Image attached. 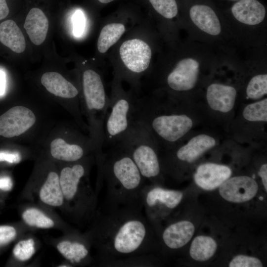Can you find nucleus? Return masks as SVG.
<instances>
[{
    "label": "nucleus",
    "instance_id": "obj_1",
    "mask_svg": "<svg viewBox=\"0 0 267 267\" xmlns=\"http://www.w3.org/2000/svg\"><path fill=\"white\" fill-rule=\"evenodd\" d=\"M156 234L142 204H105L95 228V241L102 265L129 257L154 253Z\"/></svg>",
    "mask_w": 267,
    "mask_h": 267
},
{
    "label": "nucleus",
    "instance_id": "obj_2",
    "mask_svg": "<svg viewBox=\"0 0 267 267\" xmlns=\"http://www.w3.org/2000/svg\"><path fill=\"white\" fill-rule=\"evenodd\" d=\"M156 65L148 78L157 90L178 95L193 90L204 73H212L225 48H219L192 40L187 36L164 42Z\"/></svg>",
    "mask_w": 267,
    "mask_h": 267
},
{
    "label": "nucleus",
    "instance_id": "obj_3",
    "mask_svg": "<svg viewBox=\"0 0 267 267\" xmlns=\"http://www.w3.org/2000/svg\"><path fill=\"white\" fill-rule=\"evenodd\" d=\"M98 164L100 176L105 182V203L142 204V191L146 180L122 145L118 143L108 148Z\"/></svg>",
    "mask_w": 267,
    "mask_h": 267
},
{
    "label": "nucleus",
    "instance_id": "obj_4",
    "mask_svg": "<svg viewBox=\"0 0 267 267\" xmlns=\"http://www.w3.org/2000/svg\"><path fill=\"white\" fill-rule=\"evenodd\" d=\"M180 11L188 37L219 48H235L221 9L213 1L181 0Z\"/></svg>",
    "mask_w": 267,
    "mask_h": 267
},
{
    "label": "nucleus",
    "instance_id": "obj_5",
    "mask_svg": "<svg viewBox=\"0 0 267 267\" xmlns=\"http://www.w3.org/2000/svg\"><path fill=\"white\" fill-rule=\"evenodd\" d=\"M221 11L238 50L267 45V10L260 0H240Z\"/></svg>",
    "mask_w": 267,
    "mask_h": 267
},
{
    "label": "nucleus",
    "instance_id": "obj_6",
    "mask_svg": "<svg viewBox=\"0 0 267 267\" xmlns=\"http://www.w3.org/2000/svg\"><path fill=\"white\" fill-rule=\"evenodd\" d=\"M160 48L152 45L140 38H131L123 41L118 50L121 62L116 67L114 77L128 82L134 93L137 95L140 88V79L151 70L153 54Z\"/></svg>",
    "mask_w": 267,
    "mask_h": 267
},
{
    "label": "nucleus",
    "instance_id": "obj_7",
    "mask_svg": "<svg viewBox=\"0 0 267 267\" xmlns=\"http://www.w3.org/2000/svg\"><path fill=\"white\" fill-rule=\"evenodd\" d=\"M118 143L129 152L146 180L150 183L161 184L163 171L157 143L142 125L134 121L130 130Z\"/></svg>",
    "mask_w": 267,
    "mask_h": 267
},
{
    "label": "nucleus",
    "instance_id": "obj_8",
    "mask_svg": "<svg viewBox=\"0 0 267 267\" xmlns=\"http://www.w3.org/2000/svg\"><path fill=\"white\" fill-rule=\"evenodd\" d=\"M111 86L110 105L104 124L103 147L105 148H109L119 142L134 122L136 95L132 90H125L122 81L115 77Z\"/></svg>",
    "mask_w": 267,
    "mask_h": 267
},
{
    "label": "nucleus",
    "instance_id": "obj_9",
    "mask_svg": "<svg viewBox=\"0 0 267 267\" xmlns=\"http://www.w3.org/2000/svg\"><path fill=\"white\" fill-rule=\"evenodd\" d=\"M182 191L169 189L160 184H146L141 194V202L145 215L157 235L161 222L181 203Z\"/></svg>",
    "mask_w": 267,
    "mask_h": 267
},
{
    "label": "nucleus",
    "instance_id": "obj_10",
    "mask_svg": "<svg viewBox=\"0 0 267 267\" xmlns=\"http://www.w3.org/2000/svg\"><path fill=\"white\" fill-rule=\"evenodd\" d=\"M244 51L246 69L252 73L245 86V94L249 99H259L267 93V45Z\"/></svg>",
    "mask_w": 267,
    "mask_h": 267
},
{
    "label": "nucleus",
    "instance_id": "obj_11",
    "mask_svg": "<svg viewBox=\"0 0 267 267\" xmlns=\"http://www.w3.org/2000/svg\"><path fill=\"white\" fill-rule=\"evenodd\" d=\"M66 138L57 137L49 144V151L52 157L57 160L75 162L85 158L91 152L96 150L90 138L85 136L75 129L68 132Z\"/></svg>",
    "mask_w": 267,
    "mask_h": 267
},
{
    "label": "nucleus",
    "instance_id": "obj_12",
    "mask_svg": "<svg viewBox=\"0 0 267 267\" xmlns=\"http://www.w3.org/2000/svg\"><path fill=\"white\" fill-rule=\"evenodd\" d=\"M37 117L29 107L17 105L0 116V136L12 138L22 135L36 124Z\"/></svg>",
    "mask_w": 267,
    "mask_h": 267
},
{
    "label": "nucleus",
    "instance_id": "obj_13",
    "mask_svg": "<svg viewBox=\"0 0 267 267\" xmlns=\"http://www.w3.org/2000/svg\"><path fill=\"white\" fill-rule=\"evenodd\" d=\"M195 230L194 223L187 220L170 221L161 228L158 236L160 246L168 251L179 250L185 246L193 237Z\"/></svg>",
    "mask_w": 267,
    "mask_h": 267
},
{
    "label": "nucleus",
    "instance_id": "obj_14",
    "mask_svg": "<svg viewBox=\"0 0 267 267\" xmlns=\"http://www.w3.org/2000/svg\"><path fill=\"white\" fill-rule=\"evenodd\" d=\"M220 196L224 200L236 204L244 203L253 199L257 195L259 185L248 176L230 177L219 188Z\"/></svg>",
    "mask_w": 267,
    "mask_h": 267
},
{
    "label": "nucleus",
    "instance_id": "obj_15",
    "mask_svg": "<svg viewBox=\"0 0 267 267\" xmlns=\"http://www.w3.org/2000/svg\"><path fill=\"white\" fill-rule=\"evenodd\" d=\"M41 83L51 94L69 100L77 113L82 117L78 98L79 91L72 82L60 73L50 71L42 75Z\"/></svg>",
    "mask_w": 267,
    "mask_h": 267
},
{
    "label": "nucleus",
    "instance_id": "obj_16",
    "mask_svg": "<svg viewBox=\"0 0 267 267\" xmlns=\"http://www.w3.org/2000/svg\"><path fill=\"white\" fill-rule=\"evenodd\" d=\"M232 175L227 166L206 163L197 167L193 175L195 183L201 189L212 191L218 188Z\"/></svg>",
    "mask_w": 267,
    "mask_h": 267
},
{
    "label": "nucleus",
    "instance_id": "obj_17",
    "mask_svg": "<svg viewBox=\"0 0 267 267\" xmlns=\"http://www.w3.org/2000/svg\"><path fill=\"white\" fill-rule=\"evenodd\" d=\"M237 89L225 83L214 82L209 83L205 92L206 98L210 108L223 113L231 111L237 95Z\"/></svg>",
    "mask_w": 267,
    "mask_h": 267
},
{
    "label": "nucleus",
    "instance_id": "obj_18",
    "mask_svg": "<svg viewBox=\"0 0 267 267\" xmlns=\"http://www.w3.org/2000/svg\"><path fill=\"white\" fill-rule=\"evenodd\" d=\"M83 159L63 168L59 176L64 197L67 200H72L76 197L82 179L86 174L87 165L85 162H82Z\"/></svg>",
    "mask_w": 267,
    "mask_h": 267
},
{
    "label": "nucleus",
    "instance_id": "obj_19",
    "mask_svg": "<svg viewBox=\"0 0 267 267\" xmlns=\"http://www.w3.org/2000/svg\"><path fill=\"white\" fill-rule=\"evenodd\" d=\"M24 28L32 43L40 45L44 42L47 35L48 18L41 8L34 7L28 12Z\"/></svg>",
    "mask_w": 267,
    "mask_h": 267
},
{
    "label": "nucleus",
    "instance_id": "obj_20",
    "mask_svg": "<svg viewBox=\"0 0 267 267\" xmlns=\"http://www.w3.org/2000/svg\"><path fill=\"white\" fill-rule=\"evenodd\" d=\"M0 42L16 53H21L26 49L24 36L16 22L11 19L0 24Z\"/></svg>",
    "mask_w": 267,
    "mask_h": 267
},
{
    "label": "nucleus",
    "instance_id": "obj_21",
    "mask_svg": "<svg viewBox=\"0 0 267 267\" xmlns=\"http://www.w3.org/2000/svg\"><path fill=\"white\" fill-rule=\"evenodd\" d=\"M216 240L211 236L199 235L192 240L189 253L194 261L205 262L210 260L218 249Z\"/></svg>",
    "mask_w": 267,
    "mask_h": 267
},
{
    "label": "nucleus",
    "instance_id": "obj_22",
    "mask_svg": "<svg viewBox=\"0 0 267 267\" xmlns=\"http://www.w3.org/2000/svg\"><path fill=\"white\" fill-rule=\"evenodd\" d=\"M41 200L44 203L55 207L62 205L64 195L59 182V175L49 172L40 192Z\"/></svg>",
    "mask_w": 267,
    "mask_h": 267
},
{
    "label": "nucleus",
    "instance_id": "obj_23",
    "mask_svg": "<svg viewBox=\"0 0 267 267\" xmlns=\"http://www.w3.org/2000/svg\"><path fill=\"white\" fill-rule=\"evenodd\" d=\"M126 30L122 22H112L105 24L101 29L97 42L98 51L106 53L121 39Z\"/></svg>",
    "mask_w": 267,
    "mask_h": 267
},
{
    "label": "nucleus",
    "instance_id": "obj_24",
    "mask_svg": "<svg viewBox=\"0 0 267 267\" xmlns=\"http://www.w3.org/2000/svg\"><path fill=\"white\" fill-rule=\"evenodd\" d=\"M153 253L129 257L103 264L105 267H151L154 265Z\"/></svg>",
    "mask_w": 267,
    "mask_h": 267
},
{
    "label": "nucleus",
    "instance_id": "obj_25",
    "mask_svg": "<svg viewBox=\"0 0 267 267\" xmlns=\"http://www.w3.org/2000/svg\"><path fill=\"white\" fill-rule=\"evenodd\" d=\"M244 118L252 122L267 121V98L247 105L243 111Z\"/></svg>",
    "mask_w": 267,
    "mask_h": 267
},
{
    "label": "nucleus",
    "instance_id": "obj_26",
    "mask_svg": "<svg viewBox=\"0 0 267 267\" xmlns=\"http://www.w3.org/2000/svg\"><path fill=\"white\" fill-rule=\"evenodd\" d=\"M22 218L28 225L32 226L48 228L53 227L54 224L51 219L36 208L26 210L22 214Z\"/></svg>",
    "mask_w": 267,
    "mask_h": 267
},
{
    "label": "nucleus",
    "instance_id": "obj_27",
    "mask_svg": "<svg viewBox=\"0 0 267 267\" xmlns=\"http://www.w3.org/2000/svg\"><path fill=\"white\" fill-rule=\"evenodd\" d=\"M34 244V241L32 238L19 241L13 248L14 256L21 261L30 259L35 253Z\"/></svg>",
    "mask_w": 267,
    "mask_h": 267
},
{
    "label": "nucleus",
    "instance_id": "obj_28",
    "mask_svg": "<svg viewBox=\"0 0 267 267\" xmlns=\"http://www.w3.org/2000/svg\"><path fill=\"white\" fill-rule=\"evenodd\" d=\"M229 267H262V261L255 256L239 254L233 257L228 263Z\"/></svg>",
    "mask_w": 267,
    "mask_h": 267
},
{
    "label": "nucleus",
    "instance_id": "obj_29",
    "mask_svg": "<svg viewBox=\"0 0 267 267\" xmlns=\"http://www.w3.org/2000/svg\"><path fill=\"white\" fill-rule=\"evenodd\" d=\"M15 228L10 226H0V245L12 240L16 236Z\"/></svg>",
    "mask_w": 267,
    "mask_h": 267
},
{
    "label": "nucleus",
    "instance_id": "obj_30",
    "mask_svg": "<svg viewBox=\"0 0 267 267\" xmlns=\"http://www.w3.org/2000/svg\"><path fill=\"white\" fill-rule=\"evenodd\" d=\"M57 248L64 258L73 263L72 242L69 241H62L57 245Z\"/></svg>",
    "mask_w": 267,
    "mask_h": 267
},
{
    "label": "nucleus",
    "instance_id": "obj_31",
    "mask_svg": "<svg viewBox=\"0 0 267 267\" xmlns=\"http://www.w3.org/2000/svg\"><path fill=\"white\" fill-rule=\"evenodd\" d=\"M74 33L76 36H80L83 33L85 27V20L83 13L78 11L73 18Z\"/></svg>",
    "mask_w": 267,
    "mask_h": 267
},
{
    "label": "nucleus",
    "instance_id": "obj_32",
    "mask_svg": "<svg viewBox=\"0 0 267 267\" xmlns=\"http://www.w3.org/2000/svg\"><path fill=\"white\" fill-rule=\"evenodd\" d=\"M21 160V155L17 152L0 151V162L5 161L9 163H18Z\"/></svg>",
    "mask_w": 267,
    "mask_h": 267
},
{
    "label": "nucleus",
    "instance_id": "obj_33",
    "mask_svg": "<svg viewBox=\"0 0 267 267\" xmlns=\"http://www.w3.org/2000/svg\"><path fill=\"white\" fill-rule=\"evenodd\" d=\"M258 174L260 177L264 189L266 193L267 191V164L262 165L259 170Z\"/></svg>",
    "mask_w": 267,
    "mask_h": 267
},
{
    "label": "nucleus",
    "instance_id": "obj_34",
    "mask_svg": "<svg viewBox=\"0 0 267 267\" xmlns=\"http://www.w3.org/2000/svg\"><path fill=\"white\" fill-rule=\"evenodd\" d=\"M13 186V182L9 177L0 178V189L3 191H9Z\"/></svg>",
    "mask_w": 267,
    "mask_h": 267
},
{
    "label": "nucleus",
    "instance_id": "obj_35",
    "mask_svg": "<svg viewBox=\"0 0 267 267\" xmlns=\"http://www.w3.org/2000/svg\"><path fill=\"white\" fill-rule=\"evenodd\" d=\"M9 12V9L6 0H0V20L6 18Z\"/></svg>",
    "mask_w": 267,
    "mask_h": 267
},
{
    "label": "nucleus",
    "instance_id": "obj_36",
    "mask_svg": "<svg viewBox=\"0 0 267 267\" xmlns=\"http://www.w3.org/2000/svg\"><path fill=\"white\" fill-rule=\"evenodd\" d=\"M5 78L4 73L0 71V95L2 94L5 90Z\"/></svg>",
    "mask_w": 267,
    "mask_h": 267
},
{
    "label": "nucleus",
    "instance_id": "obj_37",
    "mask_svg": "<svg viewBox=\"0 0 267 267\" xmlns=\"http://www.w3.org/2000/svg\"><path fill=\"white\" fill-rule=\"evenodd\" d=\"M114 0H98V1L102 3H109Z\"/></svg>",
    "mask_w": 267,
    "mask_h": 267
},
{
    "label": "nucleus",
    "instance_id": "obj_38",
    "mask_svg": "<svg viewBox=\"0 0 267 267\" xmlns=\"http://www.w3.org/2000/svg\"><path fill=\"white\" fill-rule=\"evenodd\" d=\"M224 0L229 1H231L232 2H234L235 1H238V0Z\"/></svg>",
    "mask_w": 267,
    "mask_h": 267
}]
</instances>
